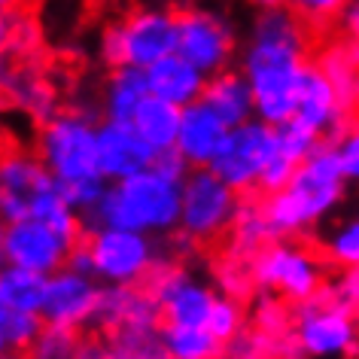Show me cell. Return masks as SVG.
I'll return each instance as SVG.
<instances>
[{
	"label": "cell",
	"instance_id": "34",
	"mask_svg": "<svg viewBox=\"0 0 359 359\" xmlns=\"http://www.w3.org/2000/svg\"><path fill=\"white\" fill-rule=\"evenodd\" d=\"M295 165H299V161H295V158H290V156H286V152H280V149L274 147V152H271V156H268V161H265V168L259 170V183H256V192L268 195V192H277V189H283V186L290 183V177H292Z\"/></svg>",
	"mask_w": 359,
	"mask_h": 359
},
{
	"label": "cell",
	"instance_id": "31",
	"mask_svg": "<svg viewBox=\"0 0 359 359\" xmlns=\"http://www.w3.org/2000/svg\"><path fill=\"white\" fill-rule=\"evenodd\" d=\"M244 320H247V313L235 295H217L208 320H204V326H208V332L213 338H219L222 344H226V341H231L238 332H244Z\"/></svg>",
	"mask_w": 359,
	"mask_h": 359
},
{
	"label": "cell",
	"instance_id": "7",
	"mask_svg": "<svg viewBox=\"0 0 359 359\" xmlns=\"http://www.w3.org/2000/svg\"><path fill=\"white\" fill-rule=\"evenodd\" d=\"M250 274L265 292H274L286 302L299 304L323 292L326 259L304 244H292V238L268 241L265 247H259L253 253Z\"/></svg>",
	"mask_w": 359,
	"mask_h": 359
},
{
	"label": "cell",
	"instance_id": "4",
	"mask_svg": "<svg viewBox=\"0 0 359 359\" xmlns=\"http://www.w3.org/2000/svg\"><path fill=\"white\" fill-rule=\"evenodd\" d=\"M95 125L97 122L92 113L65 110L43 119L37 131V158L79 217L107 189V180L97 170L95 156Z\"/></svg>",
	"mask_w": 359,
	"mask_h": 359
},
{
	"label": "cell",
	"instance_id": "18",
	"mask_svg": "<svg viewBox=\"0 0 359 359\" xmlns=\"http://www.w3.org/2000/svg\"><path fill=\"white\" fill-rule=\"evenodd\" d=\"M226 131H229V125L198 97V101L180 107L174 156L183 161L186 168H208L213 156H217Z\"/></svg>",
	"mask_w": 359,
	"mask_h": 359
},
{
	"label": "cell",
	"instance_id": "13",
	"mask_svg": "<svg viewBox=\"0 0 359 359\" xmlns=\"http://www.w3.org/2000/svg\"><path fill=\"white\" fill-rule=\"evenodd\" d=\"M0 244H4V262L19 265L37 274H52L67 262L76 241L58 231L55 226L34 217L15 219L0 226Z\"/></svg>",
	"mask_w": 359,
	"mask_h": 359
},
{
	"label": "cell",
	"instance_id": "28",
	"mask_svg": "<svg viewBox=\"0 0 359 359\" xmlns=\"http://www.w3.org/2000/svg\"><path fill=\"white\" fill-rule=\"evenodd\" d=\"M229 231L235 235L238 253H256L259 247H265L268 241H271L262 204H259L253 195H244V198L238 201V210H235V219H231Z\"/></svg>",
	"mask_w": 359,
	"mask_h": 359
},
{
	"label": "cell",
	"instance_id": "21",
	"mask_svg": "<svg viewBox=\"0 0 359 359\" xmlns=\"http://www.w3.org/2000/svg\"><path fill=\"white\" fill-rule=\"evenodd\" d=\"M134 320H158L156 302L147 286H101L92 326L113 329Z\"/></svg>",
	"mask_w": 359,
	"mask_h": 359
},
{
	"label": "cell",
	"instance_id": "17",
	"mask_svg": "<svg viewBox=\"0 0 359 359\" xmlns=\"http://www.w3.org/2000/svg\"><path fill=\"white\" fill-rule=\"evenodd\" d=\"M95 156L104 180L116 183V180H125L152 165L156 152L140 140V134L131 128V122L101 119L95 125Z\"/></svg>",
	"mask_w": 359,
	"mask_h": 359
},
{
	"label": "cell",
	"instance_id": "35",
	"mask_svg": "<svg viewBox=\"0 0 359 359\" xmlns=\"http://www.w3.org/2000/svg\"><path fill=\"white\" fill-rule=\"evenodd\" d=\"M347 4L350 0H290V10L299 13L311 28H320V25L335 22Z\"/></svg>",
	"mask_w": 359,
	"mask_h": 359
},
{
	"label": "cell",
	"instance_id": "37",
	"mask_svg": "<svg viewBox=\"0 0 359 359\" xmlns=\"http://www.w3.org/2000/svg\"><path fill=\"white\" fill-rule=\"evenodd\" d=\"M332 149H335V158H338V168L344 180L359 177V137L353 131H341L338 137H332Z\"/></svg>",
	"mask_w": 359,
	"mask_h": 359
},
{
	"label": "cell",
	"instance_id": "25",
	"mask_svg": "<svg viewBox=\"0 0 359 359\" xmlns=\"http://www.w3.org/2000/svg\"><path fill=\"white\" fill-rule=\"evenodd\" d=\"M43 290H46V274L28 271L19 265L0 268V304L15 313H40Z\"/></svg>",
	"mask_w": 359,
	"mask_h": 359
},
{
	"label": "cell",
	"instance_id": "15",
	"mask_svg": "<svg viewBox=\"0 0 359 359\" xmlns=\"http://www.w3.org/2000/svg\"><path fill=\"white\" fill-rule=\"evenodd\" d=\"M49 189H55V180L43 168L37 152L28 149L0 152V226L31 217L37 201Z\"/></svg>",
	"mask_w": 359,
	"mask_h": 359
},
{
	"label": "cell",
	"instance_id": "8",
	"mask_svg": "<svg viewBox=\"0 0 359 359\" xmlns=\"http://www.w3.org/2000/svg\"><path fill=\"white\" fill-rule=\"evenodd\" d=\"M241 195L231 192L208 168H189L180 186V219L177 231L189 244H213L229 235Z\"/></svg>",
	"mask_w": 359,
	"mask_h": 359
},
{
	"label": "cell",
	"instance_id": "41",
	"mask_svg": "<svg viewBox=\"0 0 359 359\" xmlns=\"http://www.w3.org/2000/svg\"><path fill=\"white\" fill-rule=\"evenodd\" d=\"M253 10H274V6H290V0H247Z\"/></svg>",
	"mask_w": 359,
	"mask_h": 359
},
{
	"label": "cell",
	"instance_id": "39",
	"mask_svg": "<svg viewBox=\"0 0 359 359\" xmlns=\"http://www.w3.org/2000/svg\"><path fill=\"white\" fill-rule=\"evenodd\" d=\"M74 359H104V341H97V338H76Z\"/></svg>",
	"mask_w": 359,
	"mask_h": 359
},
{
	"label": "cell",
	"instance_id": "30",
	"mask_svg": "<svg viewBox=\"0 0 359 359\" xmlns=\"http://www.w3.org/2000/svg\"><path fill=\"white\" fill-rule=\"evenodd\" d=\"M10 95H13L15 101H19L28 113L40 116V122L49 119V116L55 113V95H52V88L43 83V79L31 76V74H15V76L10 79Z\"/></svg>",
	"mask_w": 359,
	"mask_h": 359
},
{
	"label": "cell",
	"instance_id": "23",
	"mask_svg": "<svg viewBox=\"0 0 359 359\" xmlns=\"http://www.w3.org/2000/svg\"><path fill=\"white\" fill-rule=\"evenodd\" d=\"M128 122H131V128L140 134V140L147 143L156 156L174 152L177 122H180V107L177 104H168V101H161V97H156V95H147Z\"/></svg>",
	"mask_w": 359,
	"mask_h": 359
},
{
	"label": "cell",
	"instance_id": "24",
	"mask_svg": "<svg viewBox=\"0 0 359 359\" xmlns=\"http://www.w3.org/2000/svg\"><path fill=\"white\" fill-rule=\"evenodd\" d=\"M147 95V74L140 67H110V76L101 92V116L128 122Z\"/></svg>",
	"mask_w": 359,
	"mask_h": 359
},
{
	"label": "cell",
	"instance_id": "43",
	"mask_svg": "<svg viewBox=\"0 0 359 359\" xmlns=\"http://www.w3.org/2000/svg\"><path fill=\"white\" fill-rule=\"evenodd\" d=\"M0 359H25L22 353H6V356H0Z\"/></svg>",
	"mask_w": 359,
	"mask_h": 359
},
{
	"label": "cell",
	"instance_id": "2",
	"mask_svg": "<svg viewBox=\"0 0 359 359\" xmlns=\"http://www.w3.org/2000/svg\"><path fill=\"white\" fill-rule=\"evenodd\" d=\"M186 170L189 168L174 152H165L137 174L107 183L101 198L79 217L83 231L113 226L143 231L152 238L174 235L180 219V186Z\"/></svg>",
	"mask_w": 359,
	"mask_h": 359
},
{
	"label": "cell",
	"instance_id": "16",
	"mask_svg": "<svg viewBox=\"0 0 359 359\" xmlns=\"http://www.w3.org/2000/svg\"><path fill=\"white\" fill-rule=\"evenodd\" d=\"M350 107L344 97L338 95V88L332 86V79L323 74L317 61H308L299 79V92H295V110L292 122H299L302 128H308L317 140H332L344 131Z\"/></svg>",
	"mask_w": 359,
	"mask_h": 359
},
{
	"label": "cell",
	"instance_id": "27",
	"mask_svg": "<svg viewBox=\"0 0 359 359\" xmlns=\"http://www.w3.org/2000/svg\"><path fill=\"white\" fill-rule=\"evenodd\" d=\"M317 65L323 74L332 79V86L344 97V104L353 107V101H356V46H353V40L332 43L329 49H323Z\"/></svg>",
	"mask_w": 359,
	"mask_h": 359
},
{
	"label": "cell",
	"instance_id": "11",
	"mask_svg": "<svg viewBox=\"0 0 359 359\" xmlns=\"http://www.w3.org/2000/svg\"><path fill=\"white\" fill-rule=\"evenodd\" d=\"M271 152H274V125L253 116V119L231 125L226 131L208 170H213L231 192H238L244 198V195H256L259 170L265 168Z\"/></svg>",
	"mask_w": 359,
	"mask_h": 359
},
{
	"label": "cell",
	"instance_id": "32",
	"mask_svg": "<svg viewBox=\"0 0 359 359\" xmlns=\"http://www.w3.org/2000/svg\"><path fill=\"white\" fill-rule=\"evenodd\" d=\"M76 350V332L43 326L37 341L28 347V359H74Z\"/></svg>",
	"mask_w": 359,
	"mask_h": 359
},
{
	"label": "cell",
	"instance_id": "38",
	"mask_svg": "<svg viewBox=\"0 0 359 359\" xmlns=\"http://www.w3.org/2000/svg\"><path fill=\"white\" fill-rule=\"evenodd\" d=\"M19 31H22L19 13H0V65L13 52L15 43H19Z\"/></svg>",
	"mask_w": 359,
	"mask_h": 359
},
{
	"label": "cell",
	"instance_id": "19",
	"mask_svg": "<svg viewBox=\"0 0 359 359\" xmlns=\"http://www.w3.org/2000/svg\"><path fill=\"white\" fill-rule=\"evenodd\" d=\"M143 74H147L149 95H156L168 104H177V107L198 101L204 92V83H208V76H204L192 61H186L180 52L161 55L158 61H152L149 67H143Z\"/></svg>",
	"mask_w": 359,
	"mask_h": 359
},
{
	"label": "cell",
	"instance_id": "9",
	"mask_svg": "<svg viewBox=\"0 0 359 359\" xmlns=\"http://www.w3.org/2000/svg\"><path fill=\"white\" fill-rule=\"evenodd\" d=\"M238 28L231 15L219 6L186 4L177 6V46L186 61H192L204 76L219 74L235 65L238 55Z\"/></svg>",
	"mask_w": 359,
	"mask_h": 359
},
{
	"label": "cell",
	"instance_id": "40",
	"mask_svg": "<svg viewBox=\"0 0 359 359\" xmlns=\"http://www.w3.org/2000/svg\"><path fill=\"white\" fill-rule=\"evenodd\" d=\"M6 317H10V311L0 304V356L10 353V344H6Z\"/></svg>",
	"mask_w": 359,
	"mask_h": 359
},
{
	"label": "cell",
	"instance_id": "29",
	"mask_svg": "<svg viewBox=\"0 0 359 359\" xmlns=\"http://www.w3.org/2000/svg\"><path fill=\"white\" fill-rule=\"evenodd\" d=\"M323 253L338 268L359 265V222H356V217L341 219L338 226L329 231L326 241H323Z\"/></svg>",
	"mask_w": 359,
	"mask_h": 359
},
{
	"label": "cell",
	"instance_id": "33",
	"mask_svg": "<svg viewBox=\"0 0 359 359\" xmlns=\"http://www.w3.org/2000/svg\"><path fill=\"white\" fill-rule=\"evenodd\" d=\"M40 332H43L40 313L10 311V317H6V344H10V353H28V347L37 341Z\"/></svg>",
	"mask_w": 359,
	"mask_h": 359
},
{
	"label": "cell",
	"instance_id": "42",
	"mask_svg": "<svg viewBox=\"0 0 359 359\" xmlns=\"http://www.w3.org/2000/svg\"><path fill=\"white\" fill-rule=\"evenodd\" d=\"M25 0H0V13H22Z\"/></svg>",
	"mask_w": 359,
	"mask_h": 359
},
{
	"label": "cell",
	"instance_id": "36",
	"mask_svg": "<svg viewBox=\"0 0 359 359\" xmlns=\"http://www.w3.org/2000/svg\"><path fill=\"white\" fill-rule=\"evenodd\" d=\"M323 295H329L332 302L344 304L347 311L356 313V304H359V271L356 265L353 268H341L338 277H326V283H323Z\"/></svg>",
	"mask_w": 359,
	"mask_h": 359
},
{
	"label": "cell",
	"instance_id": "1",
	"mask_svg": "<svg viewBox=\"0 0 359 359\" xmlns=\"http://www.w3.org/2000/svg\"><path fill=\"white\" fill-rule=\"evenodd\" d=\"M311 31L290 6L256 10L247 40L238 46L235 65L253 95V116L274 128L292 119L302 70L311 61Z\"/></svg>",
	"mask_w": 359,
	"mask_h": 359
},
{
	"label": "cell",
	"instance_id": "20",
	"mask_svg": "<svg viewBox=\"0 0 359 359\" xmlns=\"http://www.w3.org/2000/svg\"><path fill=\"white\" fill-rule=\"evenodd\" d=\"M201 101L210 107L213 113L219 116L222 122L229 125H241L247 119H253V95H250L247 79L241 76V70L231 65L219 74H210L208 83H204Z\"/></svg>",
	"mask_w": 359,
	"mask_h": 359
},
{
	"label": "cell",
	"instance_id": "26",
	"mask_svg": "<svg viewBox=\"0 0 359 359\" xmlns=\"http://www.w3.org/2000/svg\"><path fill=\"white\" fill-rule=\"evenodd\" d=\"M161 344L168 359H219L222 341L213 338L208 326H168L161 323Z\"/></svg>",
	"mask_w": 359,
	"mask_h": 359
},
{
	"label": "cell",
	"instance_id": "22",
	"mask_svg": "<svg viewBox=\"0 0 359 359\" xmlns=\"http://www.w3.org/2000/svg\"><path fill=\"white\" fill-rule=\"evenodd\" d=\"M104 359H168L161 344V320H134L107 329Z\"/></svg>",
	"mask_w": 359,
	"mask_h": 359
},
{
	"label": "cell",
	"instance_id": "44",
	"mask_svg": "<svg viewBox=\"0 0 359 359\" xmlns=\"http://www.w3.org/2000/svg\"><path fill=\"white\" fill-rule=\"evenodd\" d=\"M6 262H4V244H0V268H4Z\"/></svg>",
	"mask_w": 359,
	"mask_h": 359
},
{
	"label": "cell",
	"instance_id": "12",
	"mask_svg": "<svg viewBox=\"0 0 359 359\" xmlns=\"http://www.w3.org/2000/svg\"><path fill=\"white\" fill-rule=\"evenodd\" d=\"M147 290L156 302L158 320L168 326H204L217 299L213 286L204 277L168 262L149 274Z\"/></svg>",
	"mask_w": 359,
	"mask_h": 359
},
{
	"label": "cell",
	"instance_id": "6",
	"mask_svg": "<svg viewBox=\"0 0 359 359\" xmlns=\"http://www.w3.org/2000/svg\"><path fill=\"white\" fill-rule=\"evenodd\" d=\"M83 244L92 262V277L101 286H143L149 274L168 262L158 238L131 229L83 231Z\"/></svg>",
	"mask_w": 359,
	"mask_h": 359
},
{
	"label": "cell",
	"instance_id": "14",
	"mask_svg": "<svg viewBox=\"0 0 359 359\" xmlns=\"http://www.w3.org/2000/svg\"><path fill=\"white\" fill-rule=\"evenodd\" d=\"M101 283L92 274H79L74 268L61 265L58 271L46 274V290H43L40 320L43 326L83 332L92 326Z\"/></svg>",
	"mask_w": 359,
	"mask_h": 359
},
{
	"label": "cell",
	"instance_id": "5",
	"mask_svg": "<svg viewBox=\"0 0 359 359\" xmlns=\"http://www.w3.org/2000/svg\"><path fill=\"white\" fill-rule=\"evenodd\" d=\"M177 46V6L143 4L107 25L101 34V58L107 67H149Z\"/></svg>",
	"mask_w": 359,
	"mask_h": 359
},
{
	"label": "cell",
	"instance_id": "10",
	"mask_svg": "<svg viewBox=\"0 0 359 359\" xmlns=\"http://www.w3.org/2000/svg\"><path fill=\"white\" fill-rule=\"evenodd\" d=\"M292 344L304 359H353L356 313L329 295H313L292 311Z\"/></svg>",
	"mask_w": 359,
	"mask_h": 359
},
{
	"label": "cell",
	"instance_id": "3",
	"mask_svg": "<svg viewBox=\"0 0 359 359\" xmlns=\"http://www.w3.org/2000/svg\"><path fill=\"white\" fill-rule=\"evenodd\" d=\"M347 192V180L338 168L332 140L317 143L299 165L290 183L277 192H268L262 201V213L271 231V241H286L308 235L320 222H326L341 208Z\"/></svg>",
	"mask_w": 359,
	"mask_h": 359
}]
</instances>
